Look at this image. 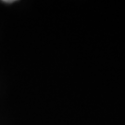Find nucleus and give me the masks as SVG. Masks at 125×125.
Returning a JSON list of instances; mask_svg holds the SVG:
<instances>
[{
    "instance_id": "f257e3e1",
    "label": "nucleus",
    "mask_w": 125,
    "mask_h": 125,
    "mask_svg": "<svg viewBox=\"0 0 125 125\" xmlns=\"http://www.w3.org/2000/svg\"><path fill=\"white\" fill-rule=\"evenodd\" d=\"M4 3H13L14 0H9V1H7V0H5V1H3Z\"/></svg>"
}]
</instances>
